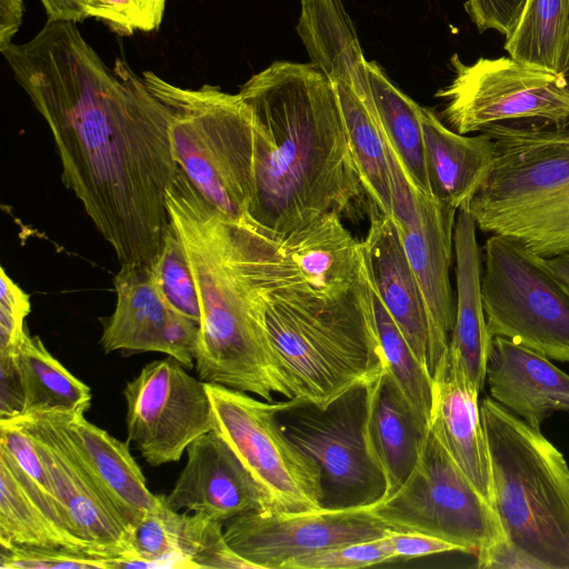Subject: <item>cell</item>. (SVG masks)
Listing matches in <instances>:
<instances>
[{"mask_svg":"<svg viewBox=\"0 0 569 569\" xmlns=\"http://www.w3.org/2000/svg\"><path fill=\"white\" fill-rule=\"evenodd\" d=\"M1 53L49 127L62 183L120 264L151 263L170 227L166 194L180 171L167 107L126 61L109 68L76 22L47 20Z\"/></svg>","mask_w":569,"mask_h":569,"instance_id":"obj_1","label":"cell"},{"mask_svg":"<svg viewBox=\"0 0 569 569\" xmlns=\"http://www.w3.org/2000/svg\"><path fill=\"white\" fill-rule=\"evenodd\" d=\"M254 122L250 220L279 239L371 202L349 144L336 86L312 63L274 61L238 92Z\"/></svg>","mask_w":569,"mask_h":569,"instance_id":"obj_2","label":"cell"},{"mask_svg":"<svg viewBox=\"0 0 569 569\" xmlns=\"http://www.w3.org/2000/svg\"><path fill=\"white\" fill-rule=\"evenodd\" d=\"M166 206L200 303L194 359L200 380L267 401H273L274 395L292 399L259 299V273L270 237L249 218L219 211L181 169L166 194Z\"/></svg>","mask_w":569,"mask_h":569,"instance_id":"obj_3","label":"cell"},{"mask_svg":"<svg viewBox=\"0 0 569 569\" xmlns=\"http://www.w3.org/2000/svg\"><path fill=\"white\" fill-rule=\"evenodd\" d=\"M258 289L264 327L292 399L323 408L383 371L371 329L366 257L351 287L327 291L307 282L274 239L263 258Z\"/></svg>","mask_w":569,"mask_h":569,"instance_id":"obj_4","label":"cell"},{"mask_svg":"<svg viewBox=\"0 0 569 569\" xmlns=\"http://www.w3.org/2000/svg\"><path fill=\"white\" fill-rule=\"evenodd\" d=\"M492 507L505 541L479 568L569 569V467L541 433L491 397L480 402Z\"/></svg>","mask_w":569,"mask_h":569,"instance_id":"obj_5","label":"cell"},{"mask_svg":"<svg viewBox=\"0 0 569 569\" xmlns=\"http://www.w3.org/2000/svg\"><path fill=\"white\" fill-rule=\"evenodd\" d=\"M481 132L492 166L469 203L477 229L512 237L549 259L569 254V128L499 122Z\"/></svg>","mask_w":569,"mask_h":569,"instance_id":"obj_6","label":"cell"},{"mask_svg":"<svg viewBox=\"0 0 569 569\" xmlns=\"http://www.w3.org/2000/svg\"><path fill=\"white\" fill-rule=\"evenodd\" d=\"M170 113L174 158L199 192L234 219L250 218L254 197V122L239 93L203 84L181 88L144 71Z\"/></svg>","mask_w":569,"mask_h":569,"instance_id":"obj_7","label":"cell"},{"mask_svg":"<svg viewBox=\"0 0 569 569\" xmlns=\"http://www.w3.org/2000/svg\"><path fill=\"white\" fill-rule=\"evenodd\" d=\"M481 298L492 338L569 361V287L547 258L512 237L491 234L482 253Z\"/></svg>","mask_w":569,"mask_h":569,"instance_id":"obj_8","label":"cell"},{"mask_svg":"<svg viewBox=\"0 0 569 569\" xmlns=\"http://www.w3.org/2000/svg\"><path fill=\"white\" fill-rule=\"evenodd\" d=\"M213 430L252 476L264 513L322 508L319 465L284 432L278 413L287 401L260 400L248 392L206 382Z\"/></svg>","mask_w":569,"mask_h":569,"instance_id":"obj_9","label":"cell"},{"mask_svg":"<svg viewBox=\"0 0 569 569\" xmlns=\"http://www.w3.org/2000/svg\"><path fill=\"white\" fill-rule=\"evenodd\" d=\"M372 511L395 531L435 536L477 558L505 541L492 506L429 428L409 477Z\"/></svg>","mask_w":569,"mask_h":569,"instance_id":"obj_10","label":"cell"},{"mask_svg":"<svg viewBox=\"0 0 569 569\" xmlns=\"http://www.w3.org/2000/svg\"><path fill=\"white\" fill-rule=\"evenodd\" d=\"M367 386L321 408L288 399L278 413L287 436L321 469L322 507L371 506L386 491L385 477L366 441Z\"/></svg>","mask_w":569,"mask_h":569,"instance_id":"obj_11","label":"cell"},{"mask_svg":"<svg viewBox=\"0 0 569 569\" xmlns=\"http://www.w3.org/2000/svg\"><path fill=\"white\" fill-rule=\"evenodd\" d=\"M450 64L455 77L436 97L446 101L442 116L458 133L481 132L499 122L559 124L569 119V89L561 73L530 68L511 57L466 64L455 53Z\"/></svg>","mask_w":569,"mask_h":569,"instance_id":"obj_12","label":"cell"},{"mask_svg":"<svg viewBox=\"0 0 569 569\" xmlns=\"http://www.w3.org/2000/svg\"><path fill=\"white\" fill-rule=\"evenodd\" d=\"M123 396L128 441L153 467L179 461L192 441L213 430L206 382L172 357L147 363Z\"/></svg>","mask_w":569,"mask_h":569,"instance_id":"obj_13","label":"cell"},{"mask_svg":"<svg viewBox=\"0 0 569 569\" xmlns=\"http://www.w3.org/2000/svg\"><path fill=\"white\" fill-rule=\"evenodd\" d=\"M391 531L372 505L281 513L253 510L228 520L223 529L232 550L257 569H283L301 557Z\"/></svg>","mask_w":569,"mask_h":569,"instance_id":"obj_14","label":"cell"},{"mask_svg":"<svg viewBox=\"0 0 569 569\" xmlns=\"http://www.w3.org/2000/svg\"><path fill=\"white\" fill-rule=\"evenodd\" d=\"M33 438L56 498L74 532L116 556L129 551V529L100 486L56 412H31L12 419Z\"/></svg>","mask_w":569,"mask_h":569,"instance_id":"obj_15","label":"cell"},{"mask_svg":"<svg viewBox=\"0 0 569 569\" xmlns=\"http://www.w3.org/2000/svg\"><path fill=\"white\" fill-rule=\"evenodd\" d=\"M457 212L420 193L417 219L408 228H398L426 308L430 373L447 351L455 325L456 303L449 271Z\"/></svg>","mask_w":569,"mask_h":569,"instance_id":"obj_16","label":"cell"},{"mask_svg":"<svg viewBox=\"0 0 569 569\" xmlns=\"http://www.w3.org/2000/svg\"><path fill=\"white\" fill-rule=\"evenodd\" d=\"M163 499L172 510L194 511L220 522L261 510L256 481L214 430L189 445L187 463Z\"/></svg>","mask_w":569,"mask_h":569,"instance_id":"obj_17","label":"cell"},{"mask_svg":"<svg viewBox=\"0 0 569 569\" xmlns=\"http://www.w3.org/2000/svg\"><path fill=\"white\" fill-rule=\"evenodd\" d=\"M431 376L432 403L428 428L492 506L491 462L480 415V393L446 352Z\"/></svg>","mask_w":569,"mask_h":569,"instance_id":"obj_18","label":"cell"},{"mask_svg":"<svg viewBox=\"0 0 569 569\" xmlns=\"http://www.w3.org/2000/svg\"><path fill=\"white\" fill-rule=\"evenodd\" d=\"M486 381L492 399L533 428L555 412H569V375L510 339L492 338Z\"/></svg>","mask_w":569,"mask_h":569,"instance_id":"obj_19","label":"cell"},{"mask_svg":"<svg viewBox=\"0 0 569 569\" xmlns=\"http://www.w3.org/2000/svg\"><path fill=\"white\" fill-rule=\"evenodd\" d=\"M369 219L362 246L372 288L417 358L428 366L426 308L398 228L375 207H370Z\"/></svg>","mask_w":569,"mask_h":569,"instance_id":"obj_20","label":"cell"},{"mask_svg":"<svg viewBox=\"0 0 569 569\" xmlns=\"http://www.w3.org/2000/svg\"><path fill=\"white\" fill-rule=\"evenodd\" d=\"M477 226L467 203L457 212L453 247L456 259V317L447 356L480 393L492 336L481 298L482 251Z\"/></svg>","mask_w":569,"mask_h":569,"instance_id":"obj_21","label":"cell"},{"mask_svg":"<svg viewBox=\"0 0 569 569\" xmlns=\"http://www.w3.org/2000/svg\"><path fill=\"white\" fill-rule=\"evenodd\" d=\"M0 546L63 547L109 555L80 538L61 506L0 447Z\"/></svg>","mask_w":569,"mask_h":569,"instance_id":"obj_22","label":"cell"},{"mask_svg":"<svg viewBox=\"0 0 569 569\" xmlns=\"http://www.w3.org/2000/svg\"><path fill=\"white\" fill-rule=\"evenodd\" d=\"M113 284L116 308L109 317L101 318L100 346L103 351L166 353L168 337L183 315L163 297L151 264H121Z\"/></svg>","mask_w":569,"mask_h":569,"instance_id":"obj_23","label":"cell"},{"mask_svg":"<svg viewBox=\"0 0 569 569\" xmlns=\"http://www.w3.org/2000/svg\"><path fill=\"white\" fill-rule=\"evenodd\" d=\"M84 412L58 415L130 533L146 513L161 509L163 495H153L148 489L146 477L130 453L129 441L122 442L88 421Z\"/></svg>","mask_w":569,"mask_h":569,"instance_id":"obj_24","label":"cell"},{"mask_svg":"<svg viewBox=\"0 0 569 569\" xmlns=\"http://www.w3.org/2000/svg\"><path fill=\"white\" fill-rule=\"evenodd\" d=\"M427 429L385 370L367 385L366 441L385 477L381 500L397 491L409 477Z\"/></svg>","mask_w":569,"mask_h":569,"instance_id":"obj_25","label":"cell"},{"mask_svg":"<svg viewBox=\"0 0 569 569\" xmlns=\"http://www.w3.org/2000/svg\"><path fill=\"white\" fill-rule=\"evenodd\" d=\"M421 123L431 196L458 211L486 179L493 161V140L485 132L458 133L426 107H421Z\"/></svg>","mask_w":569,"mask_h":569,"instance_id":"obj_26","label":"cell"},{"mask_svg":"<svg viewBox=\"0 0 569 569\" xmlns=\"http://www.w3.org/2000/svg\"><path fill=\"white\" fill-rule=\"evenodd\" d=\"M297 32L310 63L333 84L348 86L372 100L367 60L342 0H301Z\"/></svg>","mask_w":569,"mask_h":569,"instance_id":"obj_27","label":"cell"},{"mask_svg":"<svg viewBox=\"0 0 569 569\" xmlns=\"http://www.w3.org/2000/svg\"><path fill=\"white\" fill-rule=\"evenodd\" d=\"M278 241L286 257L316 288L341 291L351 287L362 272V241L352 237L335 212L323 214Z\"/></svg>","mask_w":569,"mask_h":569,"instance_id":"obj_28","label":"cell"},{"mask_svg":"<svg viewBox=\"0 0 569 569\" xmlns=\"http://www.w3.org/2000/svg\"><path fill=\"white\" fill-rule=\"evenodd\" d=\"M367 74L387 143L415 188L431 196L425 158L421 106L397 88L378 63L367 61Z\"/></svg>","mask_w":569,"mask_h":569,"instance_id":"obj_29","label":"cell"},{"mask_svg":"<svg viewBox=\"0 0 569 569\" xmlns=\"http://www.w3.org/2000/svg\"><path fill=\"white\" fill-rule=\"evenodd\" d=\"M346 131L370 202L382 214L392 217L388 148L372 100L345 84H335Z\"/></svg>","mask_w":569,"mask_h":569,"instance_id":"obj_30","label":"cell"},{"mask_svg":"<svg viewBox=\"0 0 569 569\" xmlns=\"http://www.w3.org/2000/svg\"><path fill=\"white\" fill-rule=\"evenodd\" d=\"M18 356L26 388V413L88 410L92 399L90 387L66 369L38 336L28 332Z\"/></svg>","mask_w":569,"mask_h":569,"instance_id":"obj_31","label":"cell"},{"mask_svg":"<svg viewBox=\"0 0 569 569\" xmlns=\"http://www.w3.org/2000/svg\"><path fill=\"white\" fill-rule=\"evenodd\" d=\"M372 288V284H371ZM371 329L385 372L428 427L432 403V376L422 363L372 288Z\"/></svg>","mask_w":569,"mask_h":569,"instance_id":"obj_32","label":"cell"},{"mask_svg":"<svg viewBox=\"0 0 569 569\" xmlns=\"http://www.w3.org/2000/svg\"><path fill=\"white\" fill-rule=\"evenodd\" d=\"M568 30L569 0H527L505 50L525 66L560 73Z\"/></svg>","mask_w":569,"mask_h":569,"instance_id":"obj_33","label":"cell"},{"mask_svg":"<svg viewBox=\"0 0 569 569\" xmlns=\"http://www.w3.org/2000/svg\"><path fill=\"white\" fill-rule=\"evenodd\" d=\"M176 522L178 549L196 569H257L228 545L223 522L198 512L192 516L177 512Z\"/></svg>","mask_w":569,"mask_h":569,"instance_id":"obj_34","label":"cell"},{"mask_svg":"<svg viewBox=\"0 0 569 569\" xmlns=\"http://www.w3.org/2000/svg\"><path fill=\"white\" fill-rule=\"evenodd\" d=\"M150 264L170 306L200 326L201 310L193 274L182 242L171 224L159 254Z\"/></svg>","mask_w":569,"mask_h":569,"instance_id":"obj_35","label":"cell"},{"mask_svg":"<svg viewBox=\"0 0 569 569\" xmlns=\"http://www.w3.org/2000/svg\"><path fill=\"white\" fill-rule=\"evenodd\" d=\"M84 14L120 36L159 29L167 0H76Z\"/></svg>","mask_w":569,"mask_h":569,"instance_id":"obj_36","label":"cell"},{"mask_svg":"<svg viewBox=\"0 0 569 569\" xmlns=\"http://www.w3.org/2000/svg\"><path fill=\"white\" fill-rule=\"evenodd\" d=\"M114 557L63 547L11 546L0 549L1 569H112Z\"/></svg>","mask_w":569,"mask_h":569,"instance_id":"obj_37","label":"cell"},{"mask_svg":"<svg viewBox=\"0 0 569 569\" xmlns=\"http://www.w3.org/2000/svg\"><path fill=\"white\" fill-rule=\"evenodd\" d=\"M395 559L388 535L311 553L287 563L283 569H357Z\"/></svg>","mask_w":569,"mask_h":569,"instance_id":"obj_38","label":"cell"},{"mask_svg":"<svg viewBox=\"0 0 569 569\" xmlns=\"http://www.w3.org/2000/svg\"><path fill=\"white\" fill-rule=\"evenodd\" d=\"M0 274V352H12L18 351L28 333L26 319L30 312V298L3 267Z\"/></svg>","mask_w":569,"mask_h":569,"instance_id":"obj_39","label":"cell"},{"mask_svg":"<svg viewBox=\"0 0 569 569\" xmlns=\"http://www.w3.org/2000/svg\"><path fill=\"white\" fill-rule=\"evenodd\" d=\"M0 447L10 453L17 465L42 491L58 501L47 466L37 445L20 423L13 420H0Z\"/></svg>","mask_w":569,"mask_h":569,"instance_id":"obj_40","label":"cell"},{"mask_svg":"<svg viewBox=\"0 0 569 569\" xmlns=\"http://www.w3.org/2000/svg\"><path fill=\"white\" fill-rule=\"evenodd\" d=\"M527 0H467L465 8L479 32L496 30L506 39L515 32Z\"/></svg>","mask_w":569,"mask_h":569,"instance_id":"obj_41","label":"cell"},{"mask_svg":"<svg viewBox=\"0 0 569 569\" xmlns=\"http://www.w3.org/2000/svg\"><path fill=\"white\" fill-rule=\"evenodd\" d=\"M26 413V388L18 351L0 352V420Z\"/></svg>","mask_w":569,"mask_h":569,"instance_id":"obj_42","label":"cell"},{"mask_svg":"<svg viewBox=\"0 0 569 569\" xmlns=\"http://www.w3.org/2000/svg\"><path fill=\"white\" fill-rule=\"evenodd\" d=\"M389 539L397 559L415 558L463 549L441 538L411 531H391Z\"/></svg>","mask_w":569,"mask_h":569,"instance_id":"obj_43","label":"cell"},{"mask_svg":"<svg viewBox=\"0 0 569 569\" xmlns=\"http://www.w3.org/2000/svg\"><path fill=\"white\" fill-rule=\"evenodd\" d=\"M22 18V0H0V51H3L12 43L21 26Z\"/></svg>","mask_w":569,"mask_h":569,"instance_id":"obj_44","label":"cell"},{"mask_svg":"<svg viewBox=\"0 0 569 569\" xmlns=\"http://www.w3.org/2000/svg\"><path fill=\"white\" fill-rule=\"evenodd\" d=\"M48 20L81 22L87 16L76 0H40Z\"/></svg>","mask_w":569,"mask_h":569,"instance_id":"obj_45","label":"cell"},{"mask_svg":"<svg viewBox=\"0 0 569 569\" xmlns=\"http://www.w3.org/2000/svg\"><path fill=\"white\" fill-rule=\"evenodd\" d=\"M548 262L559 278L569 287V254L549 258Z\"/></svg>","mask_w":569,"mask_h":569,"instance_id":"obj_46","label":"cell"},{"mask_svg":"<svg viewBox=\"0 0 569 569\" xmlns=\"http://www.w3.org/2000/svg\"><path fill=\"white\" fill-rule=\"evenodd\" d=\"M569 70V30L567 36V41L565 46V51L561 60V67H560V73H563L565 71Z\"/></svg>","mask_w":569,"mask_h":569,"instance_id":"obj_47","label":"cell"},{"mask_svg":"<svg viewBox=\"0 0 569 569\" xmlns=\"http://www.w3.org/2000/svg\"><path fill=\"white\" fill-rule=\"evenodd\" d=\"M563 77H565V80H566V84H567V88L569 89V70L565 71L563 73H561ZM561 124L566 126L569 128V119L561 122Z\"/></svg>","mask_w":569,"mask_h":569,"instance_id":"obj_48","label":"cell"}]
</instances>
